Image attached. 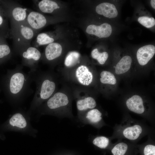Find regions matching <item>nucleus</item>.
<instances>
[{
  "label": "nucleus",
  "mask_w": 155,
  "mask_h": 155,
  "mask_svg": "<svg viewBox=\"0 0 155 155\" xmlns=\"http://www.w3.org/2000/svg\"><path fill=\"white\" fill-rule=\"evenodd\" d=\"M143 155H155V146L152 144H148L144 148Z\"/></svg>",
  "instance_id": "nucleus-28"
},
{
  "label": "nucleus",
  "mask_w": 155,
  "mask_h": 155,
  "mask_svg": "<svg viewBox=\"0 0 155 155\" xmlns=\"http://www.w3.org/2000/svg\"><path fill=\"white\" fill-rule=\"evenodd\" d=\"M126 106L128 109L135 113L141 114L145 111L142 98L138 95H134L127 100Z\"/></svg>",
  "instance_id": "nucleus-9"
},
{
  "label": "nucleus",
  "mask_w": 155,
  "mask_h": 155,
  "mask_svg": "<svg viewBox=\"0 0 155 155\" xmlns=\"http://www.w3.org/2000/svg\"><path fill=\"white\" fill-rule=\"evenodd\" d=\"M150 4L152 7L154 9H155V0H152L150 1Z\"/></svg>",
  "instance_id": "nucleus-29"
},
{
  "label": "nucleus",
  "mask_w": 155,
  "mask_h": 155,
  "mask_svg": "<svg viewBox=\"0 0 155 155\" xmlns=\"http://www.w3.org/2000/svg\"><path fill=\"white\" fill-rule=\"evenodd\" d=\"M62 52L61 45L53 42L48 44L46 46L45 50V56L48 60H52L60 56Z\"/></svg>",
  "instance_id": "nucleus-12"
},
{
  "label": "nucleus",
  "mask_w": 155,
  "mask_h": 155,
  "mask_svg": "<svg viewBox=\"0 0 155 155\" xmlns=\"http://www.w3.org/2000/svg\"><path fill=\"white\" fill-rule=\"evenodd\" d=\"M76 76L78 81L84 85H89L92 81V73L84 65H81L78 68L76 71Z\"/></svg>",
  "instance_id": "nucleus-11"
},
{
  "label": "nucleus",
  "mask_w": 155,
  "mask_h": 155,
  "mask_svg": "<svg viewBox=\"0 0 155 155\" xmlns=\"http://www.w3.org/2000/svg\"><path fill=\"white\" fill-rule=\"evenodd\" d=\"M22 51V57L24 61L31 64L36 63L40 58L41 54L39 51L35 46L29 45L20 49Z\"/></svg>",
  "instance_id": "nucleus-6"
},
{
  "label": "nucleus",
  "mask_w": 155,
  "mask_h": 155,
  "mask_svg": "<svg viewBox=\"0 0 155 155\" xmlns=\"http://www.w3.org/2000/svg\"><path fill=\"white\" fill-rule=\"evenodd\" d=\"M96 106V103L95 100L93 98L90 97L79 100L77 102V108L80 111L93 108Z\"/></svg>",
  "instance_id": "nucleus-17"
},
{
  "label": "nucleus",
  "mask_w": 155,
  "mask_h": 155,
  "mask_svg": "<svg viewBox=\"0 0 155 155\" xmlns=\"http://www.w3.org/2000/svg\"><path fill=\"white\" fill-rule=\"evenodd\" d=\"M11 32L15 45L18 49L30 45L31 40L37 33L32 28L26 21L12 24Z\"/></svg>",
  "instance_id": "nucleus-1"
},
{
  "label": "nucleus",
  "mask_w": 155,
  "mask_h": 155,
  "mask_svg": "<svg viewBox=\"0 0 155 155\" xmlns=\"http://www.w3.org/2000/svg\"><path fill=\"white\" fill-rule=\"evenodd\" d=\"M80 57V54L76 52H71L67 55L65 61V64L67 67L73 66L78 62Z\"/></svg>",
  "instance_id": "nucleus-22"
},
{
  "label": "nucleus",
  "mask_w": 155,
  "mask_h": 155,
  "mask_svg": "<svg viewBox=\"0 0 155 155\" xmlns=\"http://www.w3.org/2000/svg\"><path fill=\"white\" fill-rule=\"evenodd\" d=\"M28 14L26 9L12 3L10 12L12 24L26 22Z\"/></svg>",
  "instance_id": "nucleus-8"
},
{
  "label": "nucleus",
  "mask_w": 155,
  "mask_h": 155,
  "mask_svg": "<svg viewBox=\"0 0 155 155\" xmlns=\"http://www.w3.org/2000/svg\"><path fill=\"white\" fill-rule=\"evenodd\" d=\"M3 22V19L1 16L0 15V26L2 24Z\"/></svg>",
  "instance_id": "nucleus-30"
},
{
  "label": "nucleus",
  "mask_w": 155,
  "mask_h": 155,
  "mask_svg": "<svg viewBox=\"0 0 155 155\" xmlns=\"http://www.w3.org/2000/svg\"><path fill=\"white\" fill-rule=\"evenodd\" d=\"M102 113L97 109L91 110L88 112L86 118L93 123H96L100 121L102 119Z\"/></svg>",
  "instance_id": "nucleus-24"
},
{
  "label": "nucleus",
  "mask_w": 155,
  "mask_h": 155,
  "mask_svg": "<svg viewBox=\"0 0 155 155\" xmlns=\"http://www.w3.org/2000/svg\"><path fill=\"white\" fill-rule=\"evenodd\" d=\"M93 144L101 149H105L109 143V139L106 137L101 136L95 138L93 141Z\"/></svg>",
  "instance_id": "nucleus-26"
},
{
  "label": "nucleus",
  "mask_w": 155,
  "mask_h": 155,
  "mask_svg": "<svg viewBox=\"0 0 155 155\" xmlns=\"http://www.w3.org/2000/svg\"><path fill=\"white\" fill-rule=\"evenodd\" d=\"M92 57L96 59L100 64H104L107 59L108 55L106 52H99L97 48L93 49L91 52Z\"/></svg>",
  "instance_id": "nucleus-23"
},
{
  "label": "nucleus",
  "mask_w": 155,
  "mask_h": 155,
  "mask_svg": "<svg viewBox=\"0 0 155 155\" xmlns=\"http://www.w3.org/2000/svg\"><path fill=\"white\" fill-rule=\"evenodd\" d=\"M68 102L67 96L63 93L58 92L55 94L49 100L47 104L49 108L55 109L66 106Z\"/></svg>",
  "instance_id": "nucleus-10"
},
{
  "label": "nucleus",
  "mask_w": 155,
  "mask_h": 155,
  "mask_svg": "<svg viewBox=\"0 0 155 155\" xmlns=\"http://www.w3.org/2000/svg\"><path fill=\"white\" fill-rule=\"evenodd\" d=\"M155 53V46L152 44L145 45L140 48L137 53L138 62L141 65H146Z\"/></svg>",
  "instance_id": "nucleus-4"
},
{
  "label": "nucleus",
  "mask_w": 155,
  "mask_h": 155,
  "mask_svg": "<svg viewBox=\"0 0 155 155\" xmlns=\"http://www.w3.org/2000/svg\"><path fill=\"white\" fill-rule=\"evenodd\" d=\"M112 28L108 23H104L100 25L91 24L86 28V32L90 34L95 35L99 38H106L111 35Z\"/></svg>",
  "instance_id": "nucleus-3"
},
{
  "label": "nucleus",
  "mask_w": 155,
  "mask_h": 155,
  "mask_svg": "<svg viewBox=\"0 0 155 155\" xmlns=\"http://www.w3.org/2000/svg\"><path fill=\"white\" fill-rule=\"evenodd\" d=\"M25 81V77L22 73L17 72L13 74L9 82V88L10 93L14 94L19 93L23 87Z\"/></svg>",
  "instance_id": "nucleus-5"
},
{
  "label": "nucleus",
  "mask_w": 155,
  "mask_h": 155,
  "mask_svg": "<svg viewBox=\"0 0 155 155\" xmlns=\"http://www.w3.org/2000/svg\"><path fill=\"white\" fill-rule=\"evenodd\" d=\"M54 38L47 33H40L36 36L34 46L48 44L54 42Z\"/></svg>",
  "instance_id": "nucleus-18"
},
{
  "label": "nucleus",
  "mask_w": 155,
  "mask_h": 155,
  "mask_svg": "<svg viewBox=\"0 0 155 155\" xmlns=\"http://www.w3.org/2000/svg\"><path fill=\"white\" fill-rule=\"evenodd\" d=\"M11 53V49L6 44H0V59L8 56Z\"/></svg>",
  "instance_id": "nucleus-27"
},
{
  "label": "nucleus",
  "mask_w": 155,
  "mask_h": 155,
  "mask_svg": "<svg viewBox=\"0 0 155 155\" xmlns=\"http://www.w3.org/2000/svg\"><path fill=\"white\" fill-rule=\"evenodd\" d=\"M26 22L33 30L37 32L39 30L44 27L47 23L46 17L41 13L31 11L28 14Z\"/></svg>",
  "instance_id": "nucleus-2"
},
{
  "label": "nucleus",
  "mask_w": 155,
  "mask_h": 155,
  "mask_svg": "<svg viewBox=\"0 0 155 155\" xmlns=\"http://www.w3.org/2000/svg\"><path fill=\"white\" fill-rule=\"evenodd\" d=\"M10 124L13 126H16L22 128L26 125V121L22 115L20 113L14 114L9 120Z\"/></svg>",
  "instance_id": "nucleus-19"
},
{
  "label": "nucleus",
  "mask_w": 155,
  "mask_h": 155,
  "mask_svg": "<svg viewBox=\"0 0 155 155\" xmlns=\"http://www.w3.org/2000/svg\"><path fill=\"white\" fill-rule=\"evenodd\" d=\"M137 20L141 25L148 28H150L155 24V19L152 17L143 16L138 18Z\"/></svg>",
  "instance_id": "nucleus-25"
},
{
  "label": "nucleus",
  "mask_w": 155,
  "mask_h": 155,
  "mask_svg": "<svg viewBox=\"0 0 155 155\" xmlns=\"http://www.w3.org/2000/svg\"><path fill=\"white\" fill-rule=\"evenodd\" d=\"M55 88V83L49 80H45L42 83L40 91V97L42 99H46L53 94Z\"/></svg>",
  "instance_id": "nucleus-13"
},
{
  "label": "nucleus",
  "mask_w": 155,
  "mask_h": 155,
  "mask_svg": "<svg viewBox=\"0 0 155 155\" xmlns=\"http://www.w3.org/2000/svg\"><path fill=\"white\" fill-rule=\"evenodd\" d=\"M96 11L98 14L109 18H116L118 14L115 5L107 2L102 3L97 6Z\"/></svg>",
  "instance_id": "nucleus-7"
},
{
  "label": "nucleus",
  "mask_w": 155,
  "mask_h": 155,
  "mask_svg": "<svg viewBox=\"0 0 155 155\" xmlns=\"http://www.w3.org/2000/svg\"><path fill=\"white\" fill-rule=\"evenodd\" d=\"M132 59L128 55L123 57L117 64L115 72L117 74H121L128 71L130 68Z\"/></svg>",
  "instance_id": "nucleus-16"
},
{
  "label": "nucleus",
  "mask_w": 155,
  "mask_h": 155,
  "mask_svg": "<svg viewBox=\"0 0 155 155\" xmlns=\"http://www.w3.org/2000/svg\"><path fill=\"white\" fill-rule=\"evenodd\" d=\"M129 150L127 144L122 142L116 144L112 148L111 151L113 155H127Z\"/></svg>",
  "instance_id": "nucleus-20"
},
{
  "label": "nucleus",
  "mask_w": 155,
  "mask_h": 155,
  "mask_svg": "<svg viewBox=\"0 0 155 155\" xmlns=\"http://www.w3.org/2000/svg\"><path fill=\"white\" fill-rule=\"evenodd\" d=\"M37 5L41 12L45 13H51L59 8L56 2L50 0L40 1L38 3Z\"/></svg>",
  "instance_id": "nucleus-14"
},
{
  "label": "nucleus",
  "mask_w": 155,
  "mask_h": 155,
  "mask_svg": "<svg viewBox=\"0 0 155 155\" xmlns=\"http://www.w3.org/2000/svg\"><path fill=\"white\" fill-rule=\"evenodd\" d=\"M142 131L141 126L136 124L126 128L123 131V134L127 139L134 140L138 138Z\"/></svg>",
  "instance_id": "nucleus-15"
},
{
  "label": "nucleus",
  "mask_w": 155,
  "mask_h": 155,
  "mask_svg": "<svg viewBox=\"0 0 155 155\" xmlns=\"http://www.w3.org/2000/svg\"><path fill=\"white\" fill-rule=\"evenodd\" d=\"M100 82L103 84L114 85L117 82L116 79L114 75L110 72L103 71L100 73Z\"/></svg>",
  "instance_id": "nucleus-21"
}]
</instances>
